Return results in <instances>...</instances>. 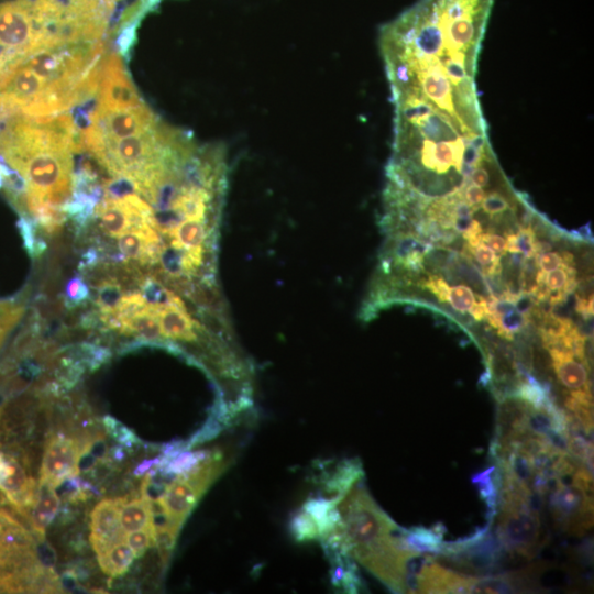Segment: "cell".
I'll return each instance as SVG.
<instances>
[{"instance_id":"cell-8","label":"cell","mask_w":594,"mask_h":594,"mask_svg":"<svg viewBox=\"0 0 594 594\" xmlns=\"http://www.w3.org/2000/svg\"><path fill=\"white\" fill-rule=\"evenodd\" d=\"M123 502V498H107L98 503L91 512L90 542L97 557L124 538L125 534L120 525V508Z\"/></svg>"},{"instance_id":"cell-15","label":"cell","mask_w":594,"mask_h":594,"mask_svg":"<svg viewBox=\"0 0 594 594\" xmlns=\"http://www.w3.org/2000/svg\"><path fill=\"white\" fill-rule=\"evenodd\" d=\"M58 506L59 498L55 487L40 483L29 518L32 530L42 539L45 537L46 528L56 516Z\"/></svg>"},{"instance_id":"cell-19","label":"cell","mask_w":594,"mask_h":594,"mask_svg":"<svg viewBox=\"0 0 594 594\" xmlns=\"http://www.w3.org/2000/svg\"><path fill=\"white\" fill-rule=\"evenodd\" d=\"M97 558L102 572L117 578L129 570L135 556L123 539Z\"/></svg>"},{"instance_id":"cell-25","label":"cell","mask_w":594,"mask_h":594,"mask_svg":"<svg viewBox=\"0 0 594 594\" xmlns=\"http://www.w3.org/2000/svg\"><path fill=\"white\" fill-rule=\"evenodd\" d=\"M466 255H472L481 267L483 275H493L502 273V263L499 256L481 241L475 245H466ZM465 255V254H463Z\"/></svg>"},{"instance_id":"cell-3","label":"cell","mask_w":594,"mask_h":594,"mask_svg":"<svg viewBox=\"0 0 594 594\" xmlns=\"http://www.w3.org/2000/svg\"><path fill=\"white\" fill-rule=\"evenodd\" d=\"M541 531L538 510L529 503H502L498 535L509 551L530 557L538 549Z\"/></svg>"},{"instance_id":"cell-20","label":"cell","mask_w":594,"mask_h":594,"mask_svg":"<svg viewBox=\"0 0 594 594\" xmlns=\"http://www.w3.org/2000/svg\"><path fill=\"white\" fill-rule=\"evenodd\" d=\"M485 317L490 324L497 330L498 334L509 341L529 323V319L517 311L516 308L501 315L487 314Z\"/></svg>"},{"instance_id":"cell-31","label":"cell","mask_w":594,"mask_h":594,"mask_svg":"<svg viewBox=\"0 0 594 594\" xmlns=\"http://www.w3.org/2000/svg\"><path fill=\"white\" fill-rule=\"evenodd\" d=\"M537 267L542 272H550L564 265L562 253L542 252L535 255Z\"/></svg>"},{"instance_id":"cell-22","label":"cell","mask_w":594,"mask_h":594,"mask_svg":"<svg viewBox=\"0 0 594 594\" xmlns=\"http://www.w3.org/2000/svg\"><path fill=\"white\" fill-rule=\"evenodd\" d=\"M210 453L208 451L178 452L170 458H166L165 472L176 476L185 475L197 468Z\"/></svg>"},{"instance_id":"cell-12","label":"cell","mask_w":594,"mask_h":594,"mask_svg":"<svg viewBox=\"0 0 594 594\" xmlns=\"http://www.w3.org/2000/svg\"><path fill=\"white\" fill-rule=\"evenodd\" d=\"M151 306L166 339L186 342L199 341V332H202V327L189 315L187 309L170 305Z\"/></svg>"},{"instance_id":"cell-32","label":"cell","mask_w":594,"mask_h":594,"mask_svg":"<svg viewBox=\"0 0 594 594\" xmlns=\"http://www.w3.org/2000/svg\"><path fill=\"white\" fill-rule=\"evenodd\" d=\"M480 241L491 248L498 255H503L507 252L506 240L496 233H482Z\"/></svg>"},{"instance_id":"cell-9","label":"cell","mask_w":594,"mask_h":594,"mask_svg":"<svg viewBox=\"0 0 594 594\" xmlns=\"http://www.w3.org/2000/svg\"><path fill=\"white\" fill-rule=\"evenodd\" d=\"M202 494L204 492L188 479L176 476L157 499L165 515V526L179 532Z\"/></svg>"},{"instance_id":"cell-29","label":"cell","mask_w":594,"mask_h":594,"mask_svg":"<svg viewBox=\"0 0 594 594\" xmlns=\"http://www.w3.org/2000/svg\"><path fill=\"white\" fill-rule=\"evenodd\" d=\"M24 311V307L13 301H0V346L13 328L20 320Z\"/></svg>"},{"instance_id":"cell-1","label":"cell","mask_w":594,"mask_h":594,"mask_svg":"<svg viewBox=\"0 0 594 594\" xmlns=\"http://www.w3.org/2000/svg\"><path fill=\"white\" fill-rule=\"evenodd\" d=\"M348 553L394 592H407L419 553L405 550L399 529L359 481L338 503Z\"/></svg>"},{"instance_id":"cell-11","label":"cell","mask_w":594,"mask_h":594,"mask_svg":"<svg viewBox=\"0 0 594 594\" xmlns=\"http://www.w3.org/2000/svg\"><path fill=\"white\" fill-rule=\"evenodd\" d=\"M548 350L554 374L562 386L571 392L590 391V365L586 359L562 348L552 346Z\"/></svg>"},{"instance_id":"cell-23","label":"cell","mask_w":594,"mask_h":594,"mask_svg":"<svg viewBox=\"0 0 594 594\" xmlns=\"http://www.w3.org/2000/svg\"><path fill=\"white\" fill-rule=\"evenodd\" d=\"M507 252L519 253L525 258L537 253V237L531 227H520L516 232L506 235Z\"/></svg>"},{"instance_id":"cell-26","label":"cell","mask_w":594,"mask_h":594,"mask_svg":"<svg viewBox=\"0 0 594 594\" xmlns=\"http://www.w3.org/2000/svg\"><path fill=\"white\" fill-rule=\"evenodd\" d=\"M122 296V288L116 279L102 280L98 287L95 300L99 308V312L105 314L112 311Z\"/></svg>"},{"instance_id":"cell-4","label":"cell","mask_w":594,"mask_h":594,"mask_svg":"<svg viewBox=\"0 0 594 594\" xmlns=\"http://www.w3.org/2000/svg\"><path fill=\"white\" fill-rule=\"evenodd\" d=\"M157 120L144 105L121 110H98L91 114L90 125L84 131V141L118 140L140 134Z\"/></svg>"},{"instance_id":"cell-28","label":"cell","mask_w":594,"mask_h":594,"mask_svg":"<svg viewBox=\"0 0 594 594\" xmlns=\"http://www.w3.org/2000/svg\"><path fill=\"white\" fill-rule=\"evenodd\" d=\"M124 541L132 549L135 558L141 557L155 542V524L124 535Z\"/></svg>"},{"instance_id":"cell-2","label":"cell","mask_w":594,"mask_h":594,"mask_svg":"<svg viewBox=\"0 0 594 594\" xmlns=\"http://www.w3.org/2000/svg\"><path fill=\"white\" fill-rule=\"evenodd\" d=\"M4 502L0 494V590H23L38 576L33 541Z\"/></svg>"},{"instance_id":"cell-5","label":"cell","mask_w":594,"mask_h":594,"mask_svg":"<svg viewBox=\"0 0 594 594\" xmlns=\"http://www.w3.org/2000/svg\"><path fill=\"white\" fill-rule=\"evenodd\" d=\"M97 88L98 110H121L143 103L116 54L101 63Z\"/></svg>"},{"instance_id":"cell-10","label":"cell","mask_w":594,"mask_h":594,"mask_svg":"<svg viewBox=\"0 0 594 594\" xmlns=\"http://www.w3.org/2000/svg\"><path fill=\"white\" fill-rule=\"evenodd\" d=\"M476 582L477 579L444 569L427 558L415 576L413 592L473 593Z\"/></svg>"},{"instance_id":"cell-6","label":"cell","mask_w":594,"mask_h":594,"mask_svg":"<svg viewBox=\"0 0 594 594\" xmlns=\"http://www.w3.org/2000/svg\"><path fill=\"white\" fill-rule=\"evenodd\" d=\"M80 455V447L74 438L64 435L51 437L43 454L40 483L56 487L75 475Z\"/></svg>"},{"instance_id":"cell-16","label":"cell","mask_w":594,"mask_h":594,"mask_svg":"<svg viewBox=\"0 0 594 594\" xmlns=\"http://www.w3.org/2000/svg\"><path fill=\"white\" fill-rule=\"evenodd\" d=\"M443 528L399 529V541L405 550L415 553H439L442 550Z\"/></svg>"},{"instance_id":"cell-24","label":"cell","mask_w":594,"mask_h":594,"mask_svg":"<svg viewBox=\"0 0 594 594\" xmlns=\"http://www.w3.org/2000/svg\"><path fill=\"white\" fill-rule=\"evenodd\" d=\"M481 297L476 299L472 289L466 285L449 286L444 301L462 314L469 312L471 316L479 306Z\"/></svg>"},{"instance_id":"cell-27","label":"cell","mask_w":594,"mask_h":594,"mask_svg":"<svg viewBox=\"0 0 594 594\" xmlns=\"http://www.w3.org/2000/svg\"><path fill=\"white\" fill-rule=\"evenodd\" d=\"M18 224L24 246L30 255L37 256L42 254L46 250V243L41 237H37V223L31 217L23 215Z\"/></svg>"},{"instance_id":"cell-17","label":"cell","mask_w":594,"mask_h":594,"mask_svg":"<svg viewBox=\"0 0 594 594\" xmlns=\"http://www.w3.org/2000/svg\"><path fill=\"white\" fill-rule=\"evenodd\" d=\"M101 229L111 237H120L130 231V222L125 206L121 198H105L95 208Z\"/></svg>"},{"instance_id":"cell-13","label":"cell","mask_w":594,"mask_h":594,"mask_svg":"<svg viewBox=\"0 0 594 594\" xmlns=\"http://www.w3.org/2000/svg\"><path fill=\"white\" fill-rule=\"evenodd\" d=\"M363 469L358 459H346L321 476V485L328 497L341 499L361 479Z\"/></svg>"},{"instance_id":"cell-30","label":"cell","mask_w":594,"mask_h":594,"mask_svg":"<svg viewBox=\"0 0 594 594\" xmlns=\"http://www.w3.org/2000/svg\"><path fill=\"white\" fill-rule=\"evenodd\" d=\"M90 297V289L80 275L73 276L65 286V306L74 307Z\"/></svg>"},{"instance_id":"cell-14","label":"cell","mask_w":594,"mask_h":594,"mask_svg":"<svg viewBox=\"0 0 594 594\" xmlns=\"http://www.w3.org/2000/svg\"><path fill=\"white\" fill-rule=\"evenodd\" d=\"M330 562V580L334 587L345 593H358L362 588L358 566L349 553L341 550L324 551Z\"/></svg>"},{"instance_id":"cell-18","label":"cell","mask_w":594,"mask_h":594,"mask_svg":"<svg viewBox=\"0 0 594 594\" xmlns=\"http://www.w3.org/2000/svg\"><path fill=\"white\" fill-rule=\"evenodd\" d=\"M154 524L152 502L146 494L130 502H123L120 508V525L124 534L146 528Z\"/></svg>"},{"instance_id":"cell-21","label":"cell","mask_w":594,"mask_h":594,"mask_svg":"<svg viewBox=\"0 0 594 594\" xmlns=\"http://www.w3.org/2000/svg\"><path fill=\"white\" fill-rule=\"evenodd\" d=\"M289 532L294 540L299 543L319 539L320 537L316 521L302 507L290 517Z\"/></svg>"},{"instance_id":"cell-7","label":"cell","mask_w":594,"mask_h":594,"mask_svg":"<svg viewBox=\"0 0 594 594\" xmlns=\"http://www.w3.org/2000/svg\"><path fill=\"white\" fill-rule=\"evenodd\" d=\"M0 492L18 513L29 517V509L36 496L34 480L26 474L16 458L2 450H0Z\"/></svg>"}]
</instances>
